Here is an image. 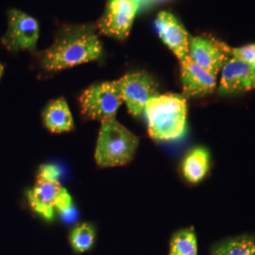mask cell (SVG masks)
I'll return each mask as SVG.
<instances>
[{"label": "cell", "instance_id": "cell-19", "mask_svg": "<svg viewBox=\"0 0 255 255\" xmlns=\"http://www.w3.org/2000/svg\"><path fill=\"white\" fill-rule=\"evenodd\" d=\"M60 170L53 164H45L40 167L38 173V182H49V181H59Z\"/></svg>", "mask_w": 255, "mask_h": 255}, {"label": "cell", "instance_id": "cell-17", "mask_svg": "<svg viewBox=\"0 0 255 255\" xmlns=\"http://www.w3.org/2000/svg\"><path fill=\"white\" fill-rule=\"evenodd\" d=\"M95 230L91 224L82 223L73 229L70 234V243L74 251L78 254L87 252L94 245Z\"/></svg>", "mask_w": 255, "mask_h": 255}, {"label": "cell", "instance_id": "cell-21", "mask_svg": "<svg viewBox=\"0 0 255 255\" xmlns=\"http://www.w3.org/2000/svg\"><path fill=\"white\" fill-rule=\"evenodd\" d=\"M3 72H4V67H3L2 64H0V79H1V77L3 75Z\"/></svg>", "mask_w": 255, "mask_h": 255}, {"label": "cell", "instance_id": "cell-11", "mask_svg": "<svg viewBox=\"0 0 255 255\" xmlns=\"http://www.w3.org/2000/svg\"><path fill=\"white\" fill-rule=\"evenodd\" d=\"M180 64L182 89L185 98L204 97L212 94L216 89V78L195 64L189 56Z\"/></svg>", "mask_w": 255, "mask_h": 255}, {"label": "cell", "instance_id": "cell-18", "mask_svg": "<svg viewBox=\"0 0 255 255\" xmlns=\"http://www.w3.org/2000/svg\"><path fill=\"white\" fill-rule=\"evenodd\" d=\"M228 52L229 54L233 56V58L255 66V45L238 48H231L228 46Z\"/></svg>", "mask_w": 255, "mask_h": 255}, {"label": "cell", "instance_id": "cell-16", "mask_svg": "<svg viewBox=\"0 0 255 255\" xmlns=\"http://www.w3.org/2000/svg\"><path fill=\"white\" fill-rule=\"evenodd\" d=\"M213 255H255V240L249 237L230 239L216 247Z\"/></svg>", "mask_w": 255, "mask_h": 255}, {"label": "cell", "instance_id": "cell-4", "mask_svg": "<svg viewBox=\"0 0 255 255\" xmlns=\"http://www.w3.org/2000/svg\"><path fill=\"white\" fill-rule=\"evenodd\" d=\"M80 102L84 117L105 122L116 119L123 99L115 81L92 85L83 92Z\"/></svg>", "mask_w": 255, "mask_h": 255}, {"label": "cell", "instance_id": "cell-6", "mask_svg": "<svg viewBox=\"0 0 255 255\" xmlns=\"http://www.w3.org/2000/svg\"><path fill=\"white\" fill-rule=\"evenodd\" d=\"M117 82L123 102L133 117L142 115L147 101L159 95L156 82L146 72L127 74Z\"/></svg>", "mask_w": 255, "mask_h": 255}, {"label": "cell", "instance_id": "cell-14", "mask_svg": "<svg viewBox=\"0 0 255 255\" xmlns=\"http://www.w3.org/2000/svg\"><path fill=\"white\" fill-rule=\"evenodd\" d=\"M209 166L208 150L204 147H196L185 157L182 164V172L188 182L197 183L205 177Z\"/></svg>", "mask_w": 255, "mask_h": 255}, {"label": "cell", "instance_id": "cell-5", "mask_svg": "<svg viewBox=\"0 0 255 255\" xmlns=\"http://www.w3.org/2000/svg\"><path fill=\"white\" fill-rule=\"evenodd\" d=\"M39 38V25L27 13L10 9L8 13V29L2 37V45L10 52L34 51Z\"/></svg>", "mask_w": 255, "mask_h": 255}, {"label": "cell", "instance_id": "cell-15", "mask_svg": "<svg viewBox=\"0 0 255 255\" xmlns=\"http://www.w3.org/2000/svg\"><path fill=\"white\" fill-rule=\"evenodd\" d=\"M169 255H198V243L194 229H183L174 235Z\"/></svg>", "mask_w": 255, "mask_h": 255}, {"label": "cell", "instance_id": "cell-12", "mask_svg": "<svg viewBox=\"0 0 255 255\" xmlns=\"http://www.w3.org/2000/svg\"><path fill=\"white\" fill-rule=\"evenodd\" d=\"M64 188L59 181L37 182L36 185L27 193L31 208L46 219L53 218L55 206Z\"/></svg>", "mask_w": 255, "mask_h": 255}, {"label": "cell", "instance_id": "cell-7", "mask_svg": "<svg viewBox=\"0 0 255 255\" xmlns=\"http://www.w3.org/2000/svg\"><path fill=\"white\" fill-rule=\"evenodd\" d=\"M142 0H110L98 27L101 33L124 39L128 35Z\"/></svg>", "mask_w": 255, "mask_h": 255}, {"label": "cell", "instance_id": "cell-9", "mask_svg": "<svg viewBox=\"0 0 255 255\" xmlns=\"http://www.w3.org/2000/svg\"><path fill=\"white\" fill-rule=\"evenodd\" d=\"M255 84V66L236 58H229L221 69L219 94L235 95L253 90Z\"/></svg>", "mask_w": 255, "mask_h": 255}, {"label": "cell", "instance_id": "cell-22", "mask_svg": "<svg viewBox=\"0 0 255 255\" xmlns=\"http://www.w3.org/2000/svg\"><path fill=\"white\" fill-rule=\"evenodd\" d=\"M253 89H255V84L254 85V88H253Z\"/></svg>", "mask_w": 255, "mask_h": 255}, {"label": "cell", "instance_id": "cell-1", "mask_svg": "<svg viewBox=\"0 0 255 255\" xmlns=\"http://www.w3.org/2000/svg\"><path fill=\"white\" fill-rule=\"evenodd\" d=\"M102 53L101 41L87 26L67 27L56 37L52 46L39 53L41 66L58 71L98 60Z\"/></svg>", "mask_w": 255, "mask_h": 255}, {"label": "cell", "instance_id": "cell-8", "mask_svg": "<svg viewBox=\"0 0 255 255\" xmlns=\"http://www.w3.org/2000/svg\"><path fill=\"white\" fill-rule=\"evenodd\" d=\"M228 46L210 38H191L189 57L207 73L217 78L229 60Z\"/></svg>", "mask_w": 255, "mask_h": 255}, {"label": "cell", "instance_id": "cell-10", "mask_svg": "<svg viewBox=\"0 0 255 255\" xmlns=\"http://www.w3.org/2000/svg\"><path fill=\"white\" fill-rule=\"evenodd\" d=\"M155 26L160 38L180 62L189 56L191 38L173 14L161 11L156 18Z\"/></svg>", "mask_w": 255, "mask_h": 255}, {"label": "cell", "instance_id": "cell-20", "mask_svg": "<svg viewBox=\"0 0 255 255\" xmlns=\"http://www.w3.org/2000/svg\"><path fill=\"white\" fill-rule=\"evenodd\" d=\"M55 209L58 210L63 216L67 217L71 216V211H72V198L66 191L64 188L62 195L60 196L59 200L57 201V204L55 206Z\"/></svg>", "mask_w": 255, "mask_h": 255}, {"label": "cell", "instance_id": "cell-2", "mask_svg": "<svg viewBox=\"0 0 255 255\" xmlns=\"http://www.w3.org/2000/svg\"><path fill=\"white\" fill-rule=\"evenodd\" d=\"M144 113L148 134L155 141H173L186 132V99L177 94L157 95L147 101Z\"/></svg>", "mask_w": 255, "mask_h": 255}, {"label": "cell", "instance_id": "cell-3", "mask_svg": "<svg viewBox=\"0 0 255 255\" xmlns=\"http://www.w3.org/2000/svg\"><path fill=\"white\" fill-rule=\"evenodd\" d=\"M138 145L139 138L117 119L101 122L96 162L102 167L124 165L132 160Z\"/></svg>", "mask_w": 255, "mask_h": 255}, {"label": "cell", "instance_id": "cell-13", "mask_svg": "<svg viewBox=\"0 0 255 255\" xmlns=\"http://www.w3.org/2000/svg\"><path fill=\"white\" fill-rule=\"evenodd\" d=\"M43 119L50 131L65 132L73 129V118L64 99L51 101L44 110Z\"/></svg>", "mask_w": 255, "mask_h": 255}]
</instances>
